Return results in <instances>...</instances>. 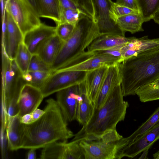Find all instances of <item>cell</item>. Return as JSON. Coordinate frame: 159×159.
I'll return each instance as SVG.
<instances>
[{"label": "cell", "instance_id": "7a4b0ae2", "mask_svg": "<svg viewBox=\"0 0 159 159\" xmlns=\"http://www.w3.org/2000/svg\"><path fill=\"white\" fill-rule=\"evenodd\" d=\"M121 84L111 92L100 108H94L88 122L75 134L72 140L92 141L100 140L107 131L116 129L117 124L124 120L128 102L124 100Z\"/></svg>", "mask_w": 159, "mask_h": 159}, {"label": "cell", "instance_id": "277c9868", "mask_svg": "<svg viewBox=\"0 0 159 159\" xmlns=\"http://www.w3.org/2000/svg\"><path fill=\"white\" fill-rule=\"evenodd\" d=\"M100 35L93 20L82 14L70 37L62 47L51 65L52 73L85 51L91 43Z\"/></svg>", "mask_w": 159, "mask_h": 159}, {"label": "cell", "instance_id": "30bf717a", "mask_svg": "<svg viewBox=\"0 0 159 159\" xmlns=\"http://www.w3.org/2000/svg\"><path fill=\"white\" fill-rule=\"evenodd\" d=\"M85 159H116L118 152L124 145L123 138L113 143H107L101 140H81L80 142Z\"/></svg>", "mask_w": 159, "mask_h": 159}, {"label": "cell", "instance_id": "ee69618b", "mask_svg": "<svg viewBox=\"0 0 159 159\" xmlns=\"http://www.w3.org/2000/svg\"><path fill=\"white\" fill-rule=\"evenodd\" d=\"M153 157L154 159H159V149L153 155Z\"/></svg>", "mask_w": 159, "mask_h": 159}, {"label": "cell", "instance_id": "6da1fadb", "mask_svg": "<svg viewBox=\"0 0 159 159\" xmlns=\"http://www.w3.org/2000/svg\"><path fill=\"white\" fill-rule=\"evenodd\" d=\"M46 102L45 112L39 119L23 124L20 149L43 148L56 141L67 142L74 136L56 100L51 98Z\"/></svg>", "mask_w": 159, "mask_h": 159}, {"label": "cell", "instance_id": "e0dca14e", "mask_svg": "<svg viewBox=\"0 0 159 159\" xmlns=\"http://www.w3.org/2000/svg\"><path fill=\"white\" fill-rule=\"evenodd\" d=\"M121 84L119 63L109 65L96 99L94 105L95 108L98 109L101 107L114 89Z\"/></svg>", "mask_w": 159, "mask_h": 159}, {"label": "cell", "instance_id": "5bb4252c", "mask_svg": "<svg viewBox=\"0 0 159 159\" xmlns=\"http://www.w3.org/2000/svg\"><path fill=\"white\" fill-rule=\"evenodd\" d=\"M7 30L1 35V50L10 59H14L24 35L11 16L6 11Z\"/></svg>", "mask_w": 159, "mask_h": 159}, {"label": "cell", "instance_id": "f35d334b", "mask_svg": "<svg viewBox=\"0 0 159 159\" xmlns=\"http://www.w3.org/2000/svg\"><path fill=\"white\" fill-rule=\"evenodd\" d=\"M27 1L40 17V10L38 0H27Z\"/></svg>", "mask_w": 159, "mask_h": 159}, {"label": "cell", "instance_id": "2e32d148", "mask_svg": "<svg viewBox=\"0 0 159 159\" xmlns=\"http://www.w3.org/2000/svg\"><path fill=\"white\" fill-rule=\"evenodd\" d=\"M56 27L42 23L24 35L23 42L32 54H37L41 46L56 34Z\"/></svg>", "mask_w": 159, "mask_h": 159}, {"label": "cell", "instance_id": "60d3db41", "mask_svg": "<svg viewBox=\"0 0 159 159\" xmlns=\"http://www.w3.org/2000/svg\"><path fill=\"white\" fill-rule=\"evenodd\" d=\"M36 150L34 148L30 149L26 156L27 159H35L36 158Z\"/></svg>", "mask_w": 159, "mask_h": 159}, {"label": "cell", "instance_id": "52a82bcc", "mask_svg": "<svg viewBox=\"0 0 159 159\" xmlns=\"http://www.w3.org/2000/svg\"><path fill=\"white\" fill-rule=\"evenodd\" d=\"M6 10L24 35L42 23L40 17L27 0H6Z\"/></svg>", "mask_w": 159, "mask_h": 159}, {"label": "cell", "instance_id": "8992f818", "mask_svg": "<svg viewBox=\"0 0 159 159\" xmlns=\"http://www.w3.org/2000/svg\"><path fill=\"white\" fill-rule=\"evenodd\" d=\"M121 61L120 57L111 54L107 51L93 52L86 51L76 57L57 70H67L87 72L103 66H109L120 63Z\"/></svg>", "mask_w": 159, "mask_h": 159}, {"label": "cell", "instance_id": "ac0fdd59", "mask_svg": "<svg viewBox=\"0 0 159 159\" xmlns=\"http://www.w3.org/2000/svg\"><path fill=\"white\" fill-rule=\"evenodd\" d=\"M159 47V38L149 39L148 36L132 39L118 49L121 61L143 52Z\"/></svg>", "mask_w": 159, "mask_h": 159}, {"label": "cell", "instance_id": "e575fe53", "mask_svg": "<svg viewBox=\"0 0 159 159\" xmlns=\"http://www.w3.org/2000/svg\"><path fill=\"white\" fill-rule=\"evenodd\" d=\"M114 12L116 19L117 17L129 14L139 13L137 10H134L120 5L115 2Z\"/></svg>", "mask_w": 159, "mask_h": 159}, {"label": "cell", "instance_id": "3957f363", "mask_svg": "<svg viewBox=\"0 0 159 159\" xmlns=\"http://www.w3.org/2000/svg\"><path fill=\"white\" fill-rule=\"evenodd\" d=\"M124 97L159 78V47L140 52L119 63Z\"/></svg>", "mask_w": 159, "mask_h": 159}, {"label": "cell", "instance_id": "d6986e66", "mask_svg": "<svg viewBox=\"0 0 159 159\" xmlns=\"http://www.w3.org/2000/svg\"><path fill=\"white\" fill-rule=\"evenodd\" d=\"M109 66H103L87 72L84 83L87 94L94 106Z\"/></svg>", "mask_w": 159, "mask_h": 159}, {"label": "cell", "instance_id": "f1b7e54d", "mask_svg": "<svg viewBox=\"0 0 159 159\" xmlns=\"http://www.w3.org/2000/svg\"><path fill=\"white\" fill-rule=\"evenodd\" d=\"M32 55L23 42L21 43L19 46L14 60L23 74L28 71Z\"/></svg>", "mask_w": 159, "mask_h": 159}, {"label": "cell", "instance_id": "ffe728a7", "mask_svg": "<svg viewBox=\"0 0 159 159\" xmlns=\"http://www.w3.org/2000/svg\"><path fill=\"white\" fill-rule=\"evenodd\" d=\"M132 37L116 35H100L95 39L87 48V51L93 52L119 49L130 41Z\"/></svg>", "mask_w": 159, "mask_h": 159}, {"label": "cell", "instance_id": "d590c367", "mask_svg": "<svg viewBox=\"0 0 159 159\" xmlns=\"http://www.w3.org/2000/svg\"><path fill=\"white\" fill-rule=\"evenodd\" d=\"M116 3L132 9L138 10L136 0H116Z\"/></svg>", "mask_w": 159, "mask_h": 159}, {"label": "cell", "instance_id": "ab89813d", "mask_svg": "<svg viewBox=\"0 0 159 159\" xmlns=\"http://www.w3.org/2000/svg\"><path fill=\"white\" fill-rule=\"evenodd\" d=\"M20 120L21 122L25 124H30L33 122L31 113L23 116L20 117Z\"/></svg>", "mask_w": 159, "mask_h": 159}, {"label": "cell", "instance_id": "74e56055", "mask_svg": "<svg viewBox=\"0 0 159 159\" xmlns=\"http://www.w3.org/2000/svg\"><path fill=\"white\" fill-rule=\"evenodd\" d=\"M44 110L37 108L31 113L33 122L39 119L44 113Z\"/></svg>", "mask_w": 159, "mask_h": 159}, {"label": "cell", "instance_id": "8fae6325", "mask_svg": "<svg viewBox=\"0 0 159 159\" xmlns=\"http://www.w3.org/2000/svg\"><path fill=\"white\" fill-rule=\"evenodd\" d=\"M58 141L43 148L40 156L42 159H85L80 141L70 142Z\"/></svg>", "mask_w": 159, "mask_h": 159}, {"label": "cell", "instance_id": "7402d4cb", "mask_svg": "<svg viewBox=\"0 0 159 159\" xmlns=\"http://www.w3.org/2000/svg\"><path fill=\"white\" fill-rule=\"evenodd\" d=\"M64 42L55 34L41 46L37 54L51 66L60 51Z\"/></svg>", "mask_w": 159, "mask_h": 159}, {"label": "cell", "instance_id": "7c38bea8", "mask_svg": "<svg viewBox=\"0 0 159 159\" xmlns=\"http://www.w3.org/2000/svg\"><path fill=\"white\" fill-rule=\"evenodd\" d=\"M159 139V123L119 150L116 159H120L125 157L134 158L143 152L148 150Z\"/></svg>", "mask_w": 159, "mask_h": 159}, {"label": "cell", "instance_id": "4fadbf2b", "mask_svg": "<svg viewBox=\"0 0 159 159\" xmlns=\"http://www.w3.org/2000/svg\"><path fill=\"white\" fill-rule=\"evenodd\" d=\"M82 83L73 85L57 92L56 101L68 121L76 120L78 100Z\"/></svg>", "mask_w": 159, "mask_h": 159}, {"label": "cell", "instance_id": "1f68e13d", "mask_svg": "<svg viewBox=\"0 0 159 159\" xmlns=\"http://www.w3.org/2000/svg\"><path fill=\"white\" fill-rule=\"evenodd\" d=\"M75 26V25L66 22H61L56 26V34L65 42L72 34Z\"/></svg>", "mask_w": 159, "mask_h": 159}, {"label": "cell", "instance_id": "d6a6232c", "mask_svg": "<svg viewBox=\"0 0 159 159\" xmlns=\"http://www.w3.org/2000/svg\"><path fill=\"white\" fill-rule=\"evenodd\" d=\"M82 14L78 10L62 8L61 22H66L75 25Z\"/></svg>", "mask_w": 159, "mask_h": 159}, {"label": "cell", "instance_id": "83f0119b", "mask_svg": "<svg viewBox=\"0 0 159 159\" xmlns=\"http://www.w3.org/2000/svg\"><path fill=\"white\" fill-rule=\"evenodd\" d=\"M159 123V107L133 134L125 138L127 143L133 141Z\"/></svg>", "mask_w": 159, "mask_h": 159}, {"label": "cell", "instance_id": "9a60e30c", "mask_svg": "<svg viewBox=\"0 0 159 159\" xmlns=\"http://www.w3.org/2000/svg\"><path fill=\"white\" fill-rule=\"evenodd\" d=\"M40 89L26 84L19 95L17 105L20 117L30 113L38 108L44 98Z\"/></svg>", "mask_w": 159, "mask_h": 159}, {"label": "cell", "instance_id": "484cf974", "mask_svg": "<svg viewBox=\"0 0 159 159\" xmlns=\"http://www.w3.org/2000/svg\"><path fill=\"white\" fill-rule=\"evenodd\" d=\"M135 94L143 102L159 100V78L153 82L139 88Z\"/></svg>", "mask_w": 159, "mask_h": 159}, {"label": "cell", "instance_id": "4316f807", "mask_svg": "<svg viewBox=\"0 0 159 159\" xmlns=\"http://www.w3.org/2000/svg\"><path fill=\"white\" fill-rule=\"evenodd\" d=\"M136 1L144 22L152 19L159 9V0H136Z\"/></svg>", "mask_w": 159, "mask_h": 159}, {"label": "cell", "instance_id": "cb8c5ba5", "mask_svg": "<svg viewBox=\"0 0 159 159\" xmlns=\"http://www.w3.org/2000/svg\"><path fill=\"white\" fill-rule=\"evenodd\" d=\"M40 17L51 19L57 25L62 21V7L59 0H38Z\"/></svg>", "mask_w": 159, "mask_h": 159}, {"label": "cell", "instance_id": "d4e9b609", "mask_svg": "<svg viewBox=\"0 0 159 159\" xmlns=\"http://www.w3.org/2000/svg\"><path fill=\"white\" fill-rule=\"evenodd\" d=\"M116 22L125 33L129 32L133 34L144 30L142 25L144 22L139 13H131L117 17Z\"/></svg>", "mask_w": 159, "mask_h": 159}, {"label": "cell", "instance_id": "8d00e7d4", "mask_svg": "<svg viewBox=\"0 0 159 159\" xmlns=\"http://www.w3.org/2000/svg\"><path fill=\"white\" fill-rule=\"evenodd\" d=\"M59 1L62 8H70L78 10L74 0H59Z\"/></svg>", "mask_w": 159, "mask_h": 159}, {"label": "cell", "instance_id": "7bdbcfd3", "mask_svg": "<svg viewBox=\"0 0 159 159\" xmlns=\"http://www.w3.org/2000/svg\"><path fill=\"white\" fill-rule=\"evenodd\" d=\"M152 19L155 23L159 25V9L156 13Z\"/></svg>", "mask_w": 159, "mask_h": 159}, {"label": "cell", "instance_id": "f546056e", "mask_svg": "<svg viewBox=\"0 0 159 159\" xmlns=\"http://www.w3.org/2000/svg\"><path fill=\"white\" fill-rule=\"evenodd\" d=\"M51 74L43 71H28L23 74L26 84L40 89Z\"/></svg>", "mask_w": 159, "mask_h": 159}, {"label": "cell", "instance_id": "44dd1931", "mask_svg": "<svg viewBox=\"0 0 159 159\" xmlns=\"http://www.w3.org/2000/svg\"><path fill=\"white\" fill-rule=\"evenodd\" d=\"M18 114L8 121L6 128L7 147L11 151L20 149L23 134V124Z\"/></svg>", "mask_w": 159, "mask_h": 159}, {"label": "cell", "instance_id": "5b68a950", "mask_svg": "<svg viewBox=\"0 0 159 159\" xmlns=\"http://www.w3.org/2000/svg\"><path fill=\"white\" fill-rule=\"evenodd\" d=\"M1 99L7 106L15 96H19L22 89L26 84L23 73L16 65L14 59L9 58L1 50Z\"/></svg>", "mask_w": 159, "mask_h": 159}, {"label": "cell", "instance_id": "b9f144b4", "mask_svg": "<svg viewBox=\"0 0 159 159\" xmlns=\"http://www.w3.org/2000/svg\"><path fill=\"white\" fill-rule=\"evenodd\" d=\"M6 0H0V7L1 19L3 17L4 14L6 12Z\"/></svg>", "mask_w": 159, "mask_h": 159}, {"label": "cell", "instance_id": "4dcf8cb0", "mask_svg": "<svg viewBox=\"0 0 159 159\" xmlns=\"http://www.w3.org/2000/svg\"><path fill=\"white\" fill-rule=\"evenodd\" d=\"M28 71H43L52 73L51 66L44 61L37 54H32Z\"/></svg>", "mask_w": 159, "mask_h": 159}, {"label": "cell", "instance_id": "836d02e7", "mask_svg": "<svg viewBox=\"0 0 159 159\" xmlns=\"http://www.w3.org/2000/svg\"><path fill=\"white\" fill-rule=\"evenodd\" d=\"M123 138L116 129H113L105 132L101 136L100 140L107 143H113Z\"/></svg>", "mask_w": 159, "mask_h": 159}, {"label": "cell", "instance_id": "9c48e42d", "mask_svg": "<svg viewBox=\"0 0 159 159\" xmlns=\"http://www.w3.org/2000/svg\"><path fill=\"white\" fill-rule=\"evenodd\" d=\"M87 72L67 70L54 71L48 77L40 89L44 98L66 88L83 82Z\"/></svg>", "mask_w": 159, "mask_h": 159}, {"label": "cell", "instance_id": "ba28073f", "mask_svg": "<svg viewBox=\"0 0 159 159\" xmlns=\"http://www.w3.org/2000/svg\"><path fill=\"white\" fill-rule=\"evenodd\" d=\"M94 11V21L100 35L111 34L125 36L116 22L114 12L115 2L111 0H91Z\"/></svg>", "mask_w": 159, "mask_h": 159}, {"label": "cell", "instance_id": "603a6c76", "mask_svg": "<svg viewBox=\"0 0 159 159\" xmlns=\"http://www.w3.org/2000/svg\"><path fill=\"white\" fill-rule=\"evenodd\" d=\"M94 108V106L90 100L87 93L84 83H82L77 106L76 120L83 126L90 118Z\"/></svg>", "mask_w": 159, "mask_h": 159}, {"label": "cell", "instance_id": "f6af8a7d", "mask_svg": "<svg viewBox=\"0 0 159 159\" xmlns=\"http://www.w3.org/2000/svg\"></svg>", "mask_w": 159, "mask_h": 159}]
</instances>
